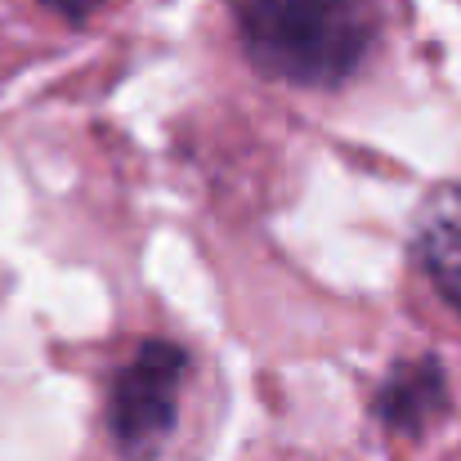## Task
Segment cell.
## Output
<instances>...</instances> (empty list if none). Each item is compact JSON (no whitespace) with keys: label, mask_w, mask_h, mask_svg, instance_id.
<instances>
[{"label":"cell","mask_w":461,"mask_h":461,"mask_svg":"<svg viewBox=\"0 0 461 461\" xmlns=\"http://www.w3.org/2000/svg\"><path fill=\"white\" fill-rule=\"evenodd\" d=\"M193 354L170 336L135 340L108 376V439L126 461H153L179 430Z\"/></svg>","instance_id":"2"},{"label":"cell","mask_w":461,"mask_h":461,"mask_svg":"<svg viewBox=\"0 0 461 461\" xmlns=\"http://www.w3.org/2000/svg\"><path fill=\"white\" fill-rule=\"evenodd\" d=\"M412 256L439 301L461 318V184H444L426 197L412 233Z\"/></svg>","instance_id":"3"},{"label":"cell","mask_w":461,"mask_h":461,"mask_svg":"<svg viewBox=\"0 0 461 461\" xmlns=\"http://www.w3.org/2000/svg\"><path fill=\"white\" fill-rule=\"evenodd\" d=\"M36 18L54 23V27H68V32H86L95 23H104L113 9H122L126 0H23Z\"/></svg>","instance_id":"4"},{"label":"cell","mask_w":461,"mask_h":461,"mask_svg":"<svg viewBox=\"0 0 461 461\" xmlns=\"http://www.w3.org/2000/svg\"><path fill=\"white\" fill-rule=\"evenodd\" d=\"M385 0H224L238 54L296 95L345 90L385 36Z\"/></svg>","instance_id":"1"}]
</instances>
